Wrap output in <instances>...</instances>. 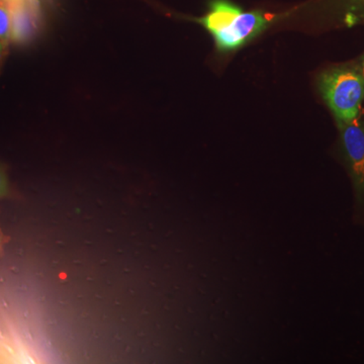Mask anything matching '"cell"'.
Instances as JSON below:
<instances>
[{"label":"cell","instance_id":"1","mask_svg":"<svg viewBox=\"0 0 364 364\" xmlns=\"http://www.w3.org/2000/svg\"><path fill=\"white\" fill-rule=\"evenodd\" d=\"M274 16L262 11H243L228 0H214L208 13L198 21L212 35L220 52H231L267 30Z\"/></svg>","mask_w":364,"mask_h":364},{"label":"cell","instance_id":"2","mask_svg":"<svg viewBox=\"0 0 364 364\" xmlns=\"http://www.w3.org/2000/svg\"><path fill=\"white\" fill-rule=\"evenodd\" d=\"M318 85L337 123L358 117L364 100V79L358 67H335L323 72Z\"/></svg>","mask_w":364,"mask_h":364},{"label":"cell","instance_id":"3","mask_svg":"<svg viewBox=\"0 0 364 364\" xmlns=\"http://www.w3.org/2000/svg\"><path fill=\"white\" fill-rule=\"evenodd\" d=\"M338 126L356 188L364 193V123L356 117Z\"/></svg>","mask_w":364,"mask_h":364},{"label":"cell","instance_id":"4","mask_svg":"<svg viewBox=\"0 0 364 364\" xmlns=\"http://www.w3.org/2000/svg\"><path fill=\"white\" fill-rule=\"evenodd\" d=\"M11 14V42L23 44L32 39L36 31L35 4L31 0L9 2Z\"/></svg>","mask_w":364,"mask_h":364},{"label":"cell","instance_id":"5","mask_svg":"<svg viewBox=\"0 0 364 364\" xmlns=\"http://www.w3.org/2000/svg\"><path fill=\"white\" fill-rule=\"evenodd\" d=\"M343 21L347 26H354L364 21V0H345Z\"/></svg>","mask_w":364,"mask_h":364},{"label":"cell","instance_id":"6","mask_svg":"<svg viewBox=\"0 0 364 364\" xmlns=\"http://www.w3.org/2000/svg\"><path fill=\"white\" fill-rule=\"evenodd\" d=\"M0 40L6 45L11 42V9L4 0H0Z\"/></svg>","mask_w":364,"mask_h":364},{"label":"cell","instance_id":"7","mask_svg":"<svg viewBox=\"0 0 364 364\" xmlns=\"http://www.w3.org/2000/svg\"><path fill=\"white\" fill-rule=\"evenodd\" d=\"M9 181L6 169L0 165V200L6 198L9 195Z\"/></svg>","mask_w":364,"mask_h":364},{"label":"cell","instance_id":"8","mask_svg":"<svg viewBox=\"0 0 364 364\" xmlns=\"http://www.w3.org/2000/svg\"><path fill=\"white\" fill-rule=\"evenodd\" d=\"M7 238L4 232H2L1 228H0V257L4 254V246H6Z\"/></svg>","mask_w":364,"mask_h":364},{"label":"cell","instance_id":"9","mask_svg":"<svg viewBox=\"0 0 364 364\" xmlns=\"http://www.w3.org/2000/svg\"><path fill=\"white\" fill-rule=\"evenodd\" d=\"M6 44H4L1 40H0V66H1L2 61H4V55H6Z\"/></svg>","mask_w":364,"mask_h":364},{"label":"cell","instance_id":"10","mask_svg":"<svg viewBox=\"0 0 364 364\" xmlns=\"http://www.w3.org/2000/svg\"><path fill=\"white\" fill-rule=\"evenodd\" d=\"M6 342H4V336H2L1 332H0V358H1L4 352L6 351Z\"/></svg>","mask_w":364,"mask_h":364},{"label":"cell","instance_id":"11","mask_svg":"<svg viewBox=\"0 0 364 364\" xmlns=\"http://www.w3.org/2000/svg\"><path fill=\"white\" fill-rule=\"evenodd\" d=\"M358 69L359 72H360L361 75L364 79V55L363 58L360 59V62H359V65L358 66Z\"/></svg>","mask_w":364,"mask_h":364}]
</instances>
